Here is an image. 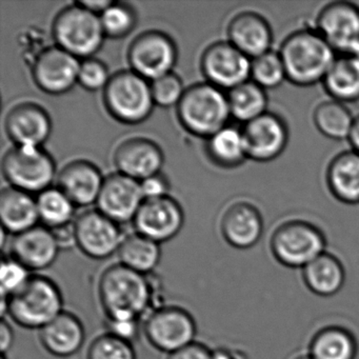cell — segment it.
I'll use <instances>...</instances> for the list:
<instances>
[{"mask_svg": "<svg viewBox=\"0 0 359 359\" xmlns=\"http://www.w3.org/2000/svg\"><path fill=\"white\" fill-rule=\"evenodd\" d=\"M354 121L355 116H353L346 104L337 100H325L313 112L315 127L319 133L330 140H348Z\"/></svg>", "mask_w": 359, "mask_h": 359, "instance_id": "obj_32", "label": "cell"}, {"mask_svg": "<svg viewBox=\"0 0 359 359\" xmlns=\"http://www.w3.org/2000/svg\"><path fill=\"white\" fill-rule=\"evenodd\" d=\"M39 336L41 346L49 354L67 358L83 348L86 330L76 315L64 311L39 330Z\"/></svg>", "mask_w": 359, "mask_h": 359, "instance_id": "obj_23", "label": "cell"}, {"mask_svg": "<svg viewBox=\"0 0 359 359\" xmlns=\"http://www.w3.org/2000/svg\"><path fill=\"white\" fill-rule=\"evenodd\" d=\"M251 62L232 43L219 41L205 50L201 69L211 85L231 91L251 79Z\"/></svg>", "mask_w": 359, "mask_h": 359, "instance_id": "obj_12", "label": "cell"}, {"mask_svg": "<svg viewBox=\"0 0 359 359\" xmlns=\"http://www.w3.org/2000/svg\"><path fill=\"white\" fill-rule=\"evenodd\" d=\"M60 247L53 231L45 226H36L12 238L10 256L30 272H39L55 262Z\"/></svg>", "mask_w": 359, "mask_h": 359, "instance_id": "obj_17", "label": "cell"}, {"mask_svg": "<svg viewBox=\"0 0 359 359\" xmlns=\"http://www.w3.org/2000/svg\"><path fill=\"white\" fill-rule=\"evenodd\" d=\"M107 333L117 336L121 339L132 340L138 337L140 321L136 320H108L107 319Z\"/></svg>", "mask_w": 359, "mask_h": 359, "instance_id": "obj_41", "label": "cell"}, {"mask_svg": "<svg viewBox=\"0 0 359 359\" xmlns=\"http://www.w3.org/2000/svg\"><path fill=\"white\" fill-rule=\"evenodd\" d=\"M140 187H142L144 201L168 196V189H169L168 182L163 176L159 175V174L142 180Z\"/></svg>", "mask_w": 359, "mask_h": 359, "instance_id": "obj_42", "label": "cell"}, {"mask_svg": "<svg viewBox=\"0 0 359 359\" xmlns=\"http://www.w3.org/2000/svg\"><path fill=\"white\" fill-rule=\"evenodd\" d=\"M108 69L100 60L87 58L81 62L79 73V83L89 91L104 89L110 81Z\"/></svg>", "mask_w": 359, "mask_h": 359, "instance_id": "obj_40", "label": "cell"}, {"mask_svg": "<svg viewBox=\"0 0 359 359\" xmlns=\"http://www.w3.org/2000/svg\"><path fill=\"white\" fill-rule=\"evenodd\" d=\"M100 18L104 34L113 39L126 36L135 26V13L125 4L113 3Z\"/></svg>", "mask_w": 359, "mask_h": 359, "instance_id": "obj_37", "label": "cell"}, {"mask_svg": "<svg viewBox=\"0 0 359 359\" xmlns=\"http://www.w3.org/2000/svg\"><path fill=\"white\" fill-rule=\"evenodd\" d=\"M180 123L190 133L211 137L228 126L231 117L228 94L211 83L192 86L177 104Z\"/></svg>", "mask_w": 359, "mask_h": 359, "instance_id": "obj_4", "label": "cell"}, {"mask_svg": "<svg viewBox=\"0 0 359 359\" xmlns=\"http://www.w3.org/2000/svg\"><path fill=\"white\" fill-rule=\"evenodd\" d=\"M39 219L50 230L56 231L71 226L75 205L60 188H49L37 198Z\"/></svg>", "mask_w": 359, "mask_h": 359, "instance_id": "obj_34", "label": "cell"}, {"mask_svg": "<svg viewBox=\"0 0 359 359\" xmlns=\"http://www.w3.org/2000/svg\"><path fill=\"white\" fill-rule=\"evenodd\" d=\"M0 359H7V356L5 354H1V358Z\"/></svg>", "mask_w": 359, "mask_h": 359, "instance_id": "obj_50", "label": "cell"}, {"mask_svg": "<svg viewBox=\"0 0 359 359\" xmlns=\"http://www.w3.org/2000/svg\"><path fill=\"white\" fill-rule=\"evenodd\" d=\"M144 201L138 180L117 173L104 180L97 199L98 211L117 224L134 220Z\"/></svg>", "mask_w": 359, "mask_h": 359, "instance_id": "obj_16", "label": "cell"}, {"mask_svg": "<svg viewBox=\"0 0 359 359\" xmlns=\"http://www.w3.org/2000/svg\"><path fill=\"white\" fill-rule=\"evenodd\" d=\"M0 219L3 229L16 235L37 226V201L30 193L10 187L0 194Z\"/></svg>", "mask_w": 359, "mask_h": 359, "instance_id": "obj_26", "label": "cell"}, {"mask_svg": "<svg viewBox=\"0 0 359 359\" xmlns=\"http://www.w3.org/2000/svg\"><path fill=\"white\" fill-rule=\"evenodd\" d=\"M159 283L121 264L104 269L98 280L100 306L108 320L146 318L161 302Z\"/></svg>", "mask_w": 359, "mask_h": 359, "instance_id": "obj_1", "label": "cell"}, {"mask_svg": "<svg viewBox=\"0 0 359 359\" xmlns=\"http://www.w3.org/2000/svg\"><path fill=\"white\" fill-rule=\"evenodd\" d=\"M151 89L155 104L161 107H172L180 104L186 92L180 77L172 73L152 81Z\"/></svg>", "mask_w": 359, "mask_h": 359, "instance_id": "obj_38", "label": "cell"}, {"mask_svg": "<svg viewBox=\"0 0 359 359\" xmlns=\"http://www.w3.org/2000/svg\"><path fill=\"white\" fill-rule=\"evenodd\" d=\"M287 79L298 87L323 83L337 53L315 29L291 33L279 49Z\"/></svg>", "mask_w": 359, "mask_h": 359, "instance_id": "obj_2", "label": "cell"}, {"mask_svg": "<svg viewBox=\"0 0 359 359\" xmlns=\"http://www.w3.org/2000/svg\"><path fill=\"white\" fill-rule=\"evenodd\" d=\"M315 30L336 53L348 54L359 43V8L348 1L327 4L317 15Z\"/></svg>", "mask_w": 359, "mask_h": 359, "instance_id": "obj_13", "label": "cell"}, {"mask_svg": "<svg viewBox=\"0 0 359 359\" xmlns=\"http://www.w3.org/2000/svg\"><path fill=\"white\" fill-rule=\"evenodd\" d=\"M14 344V332L7 319H1L0 323V348L3 354H7Z\"/></svg>", "mask_w": 359, "mask_h": 359, "instance_id": "obj_44", "label": "cell"}, {"mask_svg": "<svg viewBox=\"0 0 359 359\" xmlns=\"http://www.w3.org/2000/svg\"><path fill=\"white\" fill-rule=\"evenodd\" d=\"M31 272L20 262L9 256L4 258L0 271L1 295L9 297L20 289L31 277Z\"/></svg>", "mask_w": 359, "mask_h": 359, "instance_id": "obj_39", "label": "cell"}, {"mask_svg": "<svg viewBox=\"0 0 359 359\" xmlns=\"http://www.w3.org/2000/svg\"><path fill=\"white\" fill-rule=\"evenodd\" d=\"M104 100L114 118L131 125L148 118L155 104L151 85L133 71H121L111 77Z\"/></svg>", "mask_w": 359, "mask_h": 359, "instance_id": "obj_6", "label": "cell"}, {"mask_svg": "<svg viewBox=\"0 0 359 359\" xmlns=\"http://www.w3.org/2000/svg\"><path fill=\"white\" fill-rule=\"evenodd\" d=\"M327 189L340 203L359 205V154L344 151L336 155L325 173Z\"/></svg>", "mask_w": 359, "mask_h": 359, "instance_id": "obj_25", "label": "cell"}, {"mask_svg": "<svg viewBox=\"0 0 359 359\" xmlns=\"http://www.w3.org/2000/svg\"><path fill=\"white\" fill-rule=\"evenodd\" d=\"M6 130L16 146L41 147L51 134V119L41 107L24 102L8 113Z\"/></svg>", "mask_w": 359, "mask_h": 359, "instance_id": "obj_22", "label": "cell"}, {"mask_svg": "<svg viewBox=\"0 0 359 359\" xmlns=\"http://www.w3.org/2000/svg\"><path fill=\"white\" fill-rule=\"evenodd\" d=\"M161 243L140 234L128 235L119 248V264L142 274L150 275L161 262Z\"/></svg>", "mask_w": 359, "mask_h": 359, "instance_id": "obj_30", "label": "cell"}, {"mask_svg": "<svg viewBox=\"0 0 359 359\" xmlns=\"http://www.w3.org/2000/svg\"><path fill=\"white\" fill-rule=\"evenodd\" d=\"M357 351L356 338L348 330L330 325L313 336L309 354L314 359H355Z\"/></svg>", "mask_w": 359, "mask_h": 359, "instance_id": "obj_29", "label": "cell"}, {"mask_svg": "<svg viewBox=\"0 0 359 359\" xmlns=\"http://www.w3.org/2000/svg\"><path fill=\"white\" fill-rule=\"evenodd\" d=\"M79 58L60 47L45 50L35 60L33 79L46 93H66L79 83Z\"/></svg>", "mask_w": 359, "mask_h": 359, "instance_id": "obj_18", "label": "cell"}, {"mask_svg": "<svg viewBox=\"0 0 359 359\" xmlns=\"http://www.w3.org/2000/svg\"><path fill=\"white\" fill-rule=\"evenodd\" d=\"M208 153L210 158L220 167L243 165L249 158L243 130L226 126L209 138Z\"/></svg>", "mask_w": 359, "mask_h": 359, "instance_id": "obj_31", "label": "cell"}, {"mask_svg": "<svg viewBox=\"0 0 359 359\" xmlns=\"http://www.w3.org/2000/svg\"><path fill=\"white\" fill-rule=\"evenodd\" d=\"M104 35L100 16L79 4L62 10L54 20L53 36L58 47L77 58L96 53Z\"/></svg>", "mask_w": 359, "mask_h": 359, "instance_id": "obj_7", "label": "cell"}, {"mask_svg": "<svg viewBox=\"0 0 359 359\" xmlns=\"http://www.w3.org/2000/svg\"><path fill=\"white\" fill-rule=\"evenodd\" d=\"M132 71L147 81L171 74L177 60L175 43L168 35L149 31L136 37L128 53Z\"/></svg>", "mask_w": 359, "mask_h": 359, "instance_id": "obj_11", "label": "cell"}, {"mask_svg": "<svg viewBox=\"0 0 359 359\" xmlns=\"http://www.w3.org/2000/svg\"><path fill=\"white\" fill-rule=\"evenodd\" d=\"M168 359H213V350L201 342L194 341L168 355Z\"/></svg>", "mask_w": 359, "mask_h": 359, "instance_id": "obj_43", "label": "cell"}, {"mask_svg": "<svg viewBox=\"0 0 359 359\" xmlns=\"http://www.w3.org/2000/svg\"><path fill=\"white\" fill-rule=\"evenodd\" d=\"M142 329L149 344L168 355L194 342L197 333L196 321L189 311L165 304L144 319Z\"/></svg>", "mask_w": 359, "mask_h": 359, "instance_id": "obj_9", "label": "cell"}, {"mask_svg": "<svg viewBox=\"0 0 359 359\" xmlns=\"http://www.w3.org/2000/svg\"><path fill=\"white\" fill-rule=\"evenodd\" d=\"M229 43L250 60L272 50L273 31L268 20L253 11L241 12L228 26Z\"/></svg>", "mask_w": 359, "mask_h": 359, "instance_id": "obj_20", "label": "cell"}, {"mask_svg": "<svg viewBox=\"0 0 359 359\" xmlns=\"http://www.w3.org/2000/svg\"><path fill=\"white\" fill-rule=\"evenodd\" d=\"M112 4L113 1H108V0H90V1H79V5L98 15V13H104Z\"/></svg>", "mask_w": 359, "mask_h": 359, "instance_id": "obj_45", "label": "cell"}, {"mask_svg": "<svg viewBox=\"0 0 359 359\" xmlns=\"http://www.w3.org/2000/svg\"><path fill=\"white\" fill-rule=\"evenodd\" d=\"M87 359H137V355L132 342L106 332L91 342Z\"/></svg>", "mask_w": 359, "mask_h": 359, "instance_id": "obj_36", "label": "cell"}, {"mask_svg": "<svg viewBox=\"0 0 359 359\" xmlns=\"http://www.w3.org/2000/svg\"><path fill=\"white\" fill-rule=\"evenodd\" d=\"M75 245L92 259L102 260L118 252L123 238L117 222L98 211L83 212L73 224Z\"/></svg>", "mask_w": 359, "mask_h": 359, "instance_id": "obj_10", "label": "cell"}, {"mask_svg": "<svg viewBox=\"0 0 359 359\" xmlns=\"http://www.w3.org/2000/svg\"><path fill=\"white\" fill-rule=\"evenodd\" d=\"M224 241L236 249L254 247L264 233V219L259 210L247 201L233 203L224 212L220 222Z\"/></svg>", "mask_w": 359, "mask_h": 359, "instance_id": "obj_21", "label": "cell"}, {"mask_svg": "<svg viewBox=\"0 0 359 359\" xmlns=\"http://www.w3.org/2000/svg\"><path fill=\"white\" fill-rule=\"evenodd\" d=\"M248 157L257 163H270L283 154L289 142V129L279 115L272 112L245 123L243 129Z\"/></svg>", "mask_w": 359, "mask_h": 359, "instance_id": "obj_14", "label": "cell"}, {"mask_svg": "<svg viewBox=\"0 0 359 359\" xmlns=\"http://www.w3.org/2000/svg\"><path fill=\"white\" fill-rule=\"evenodd\" d=\"M302 278L311 292L323 297H330L344 287L346 271L336 256L323 252L302 268Z\"/></svg>", "mask_w": 359, "mask_h": 359, "instance_id": "obj_27", "label": "cell"}, {"mask_svg": "<svg viewBox=\"0 0 359 359\" xmlns=\"http://www.w3.org/2000/svg\"><path fill=\"white\" fill-rule=\"evenodd\" d=\"M231 116L248 123L268 112L266 91L251 79L229 91Z\"/></svg>", "mask_w": 359, "mask_h": 359, "instance_id": "obj_33", "label": "cell"}, {"mask_svg": "<svg viewBox=\"0 0 359 359\" xmlns=\"http://www.w3.org/2000/svg\"><path fill=\"white\" fill-rule=\"evenodd\" d=\"M134 226L140 234L158 243H165L182 230L184 212L171 197L147 199L134 218Z\"/></svg>", "mask_w": 359, "mask_h": 359, "instance_id": "obj_15", "label": "cell"}, {"mask_svg": "<svg viewBox=\"0 0 359 359\" xmlns=\"http://www.w3.org/2000/svg\"><path fill=\"white\" fill-rule=\"evenodd\" d=\"M213 359H245V354L236 350L228 348H220L213 350Z\"/></svg>", "mask_w": 359, "mask_h": 359, "instance_id": "obj_46", "label": "cell"}, {"mask_svg": "<svg viewBox=\"0 0 359 359\" xmlns=\"http://www.w3.org/2000/svg\"><path fill=\"white\" fill-rule=\"evenodd\" d=\"M350 142L352 150L359 154V115L355 116L354 125H353L352 131L348 138Z\"/></svg>", "mask_w": 359, "mask_h": 359, "instance_id": "obj_47", "label": "cell"}, {"mask_svg": "<svg viewBox=\"0 0 359 359\" xmlns=\"http://www.w3.org/2000/svg\"><path fill=\"white\" fill-rule=\"evenodd\" d=\"M293 359H314L310 354H300L294 357Z\"/></svg>", "mask_w": 359, "mask_h": 359, "instance_id": "obj_49", "label": "cell"}, {"mask_svg": "<svg viewBox=\"0 0 359 359\" xmlns=\"http://www.w3.org/2000/svg\"><path fill=\"white\" fill-rule=\"evenodd\" d=\"M114 163L119 173L136 180L159 174L163 165L161 148L152 140L136 137L125 140L115 151Z\"/></svg>", "mask_w": 359, "mask_h": 359, "instance_id": "obj_19", "label": "cell"}, {"mask_svg": "<svg viewBox=\"0 0 359 359\" xmlns=\"http://www.w3.org/2000/svg\"><path fill=\"white\" fill-rule=\"evenodd\" d=\"M275 259L287 268H304L325 249V234L306 220H287L279 224L270 241Z\"/></svg>", "mask_w": 359, "mask_h": 359, "instance_id": "obj_5", "label": "cell"}, {"mask_svg": "<svg viewBox=\"0 0 359 359\" xmlns=\"http://www.w3.org/2000/svg\"><path fill=\"white\" fill-rule=\"evenodd\" d=\"M251 81L262 89L272 90L280 87L287 81L285 65L279 52L271 51L252 60Z\"/></svg>", "mask_w": 359, "mask_h": 359, "instance_id": "obj_35", "label": "cell"}, {"mask_svg": "<svg viewBox=\"0 0 359 359\" xmlns=\"http://www.w3.org/2000/svg\"><path fill=\"white\" fill-rule=\"evenodd\" d=\"M104 180L100 170L85 161H72L60 171L58 188L75 205L97 203Z\"/></svg>", "mask_w": 359, "mask_h": 359, "instance_id": "obj_24", "label": "cell"}, {"mask_svg": "<svg viewBox=\"0 0 359 359\" xmlns=\"http://www.w3.org/2000/svg\"><path fill=\"white\" fill-rule=\"evenodd\" d=\"M64 312V297L57 283L41 274L8 297V316L20 327L41 330Z\"/></svg>", "mask_w": 359, "mask_h": 359, "instance_id": "obj_3", "label": "cell"}, {"mask_svg": "<svg viewBox=\"0 0 359 359\" xmlns=\"http://www.w3.org/2000/svg\"><path fill=\"white\" fill-rule=\"evenodd\" d=\"M346 55L351 56L359 65V43H357L355 47Z\"/></svg>", "mask_w": 359, "mask_h": 359, "instance_id": "obj_48", "label": "cell"}, {"mask_svg": "<svg viewBox=\"0 0 359 359\" xmlns=\"http://www.w3.org/2000/svg\"><path fill=\"white\" fill-rule=\"evenodd\" d=\"M3 172L13 188L41 193L55 177V163L41 147L15 146L4 157Z\"/></svg>", "mask_w": 359, "mask_h": 359, "instance_id": "obj_8", "label": "cell"}, {"mask_svg": "<svg viewBox=\"0 0 359 359\" xmlns=\"http://www.w3.org/2000/svg\"><path fill=\"white\" fill-rule=\"evenodd\" d=\"M331 100L342 104L359 100V65L348 55L336 57L323 81Z\"/></svg>", "mask_w": 359, "mask_h": 359, "instance_id": "obj_28", "label": "cell"}]
</instances>
